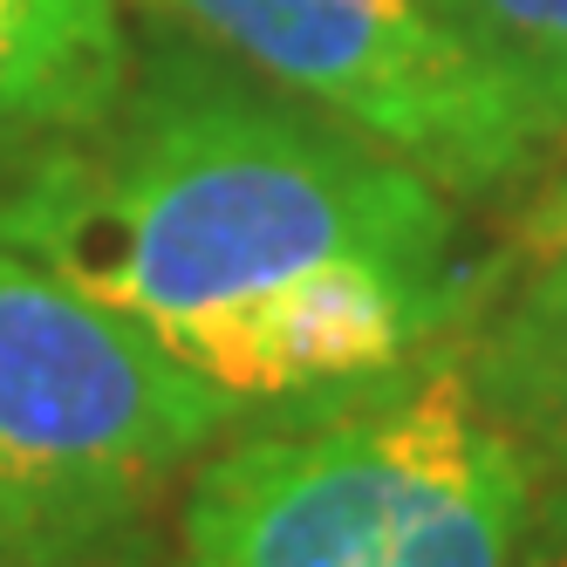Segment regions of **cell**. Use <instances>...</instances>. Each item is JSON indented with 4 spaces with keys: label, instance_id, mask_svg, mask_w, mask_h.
I'll return each mask as SVG.
<instances>
[{
    "label": "cell",
    "instance_id": "9c48e42d",
    "mask_svg": "<svg viewBox=\"0 0 567 567\" xmlns=\"http://www.w3.org/2000/svg\"><path fill=\"white\" fill-rule=\"evenodd\" d=\"M540 239H567V185L547 198V213H540Z\"/></svg>",
    "mask_w": 567,
    "mask_h": 567
},
{
    "label": "cell",
    "instance_id": "6da1fadb",
    "mask_svg": "<svg viewBox=\"0 0 567 567\" xmlns=\"http://www.w3.org/2000/svg\"><path fill=\"white\" fill-rule=\"evenodd\" d=\"M0 239L137 321L213 390L233 342L321 267L458 274L444 185L198 49H157L90 124L34 151L0 192Z\"/></svg>",
    "mask_w": 567,
    "mask_h": 567
},
{
    "label": "cell",
    "instance_id": "ba28073f",
    "mask_svg": "<svg viewBox=\"0 0 567 567\" xmlns=\"http://www.w3.org/2000/svg\"><path fill=\"white\" fill-rule=\"evenodd\" d=\"M519 567H567V478H547V493H534V526H526Z\"/></svg>",
    "mask_w": 567,
    "mask_h": 567
},
{
    "label": "cell",
    "instance_id": "7a4b0ae2",
    "mask_svg": "<svg viewBox=\"0 0 567 567\" xmlns=\"http://www.w3.org/2000/svg\"><path fill=\"white\" fill-rule=\"evenodd\" d=\"M534 478L472 362L390 370L206 458L185 567H519Z\"/></svg>",
    "mask_w": 567,
    "mask_h": 567
},
{
    "label": "cell",
    "instance_id": "5b68a950",
    "mask_svg": "<svg viewBox=\"0 0 567 567\" xmlns=\"http://www.w3.org/2000/svg\"><path fill=\"white\" fill-rule=\"evenodd\" d=\"M124 0H0V165L90 124L124 83Z\"/></svg>",
    "mask_w": 567,
    "mask_h": 567
},
{
    "label": "cell",
    "instance_id": "277c9868",
    "mask_svg": "<svg viewBox=\"0 0 567 567\" xmlns=\"http://www.w3.org/2000/svg\"><path fill=\"white\" fill-rule=\"evenodd\" d=\"M219 55L417 165L444 192H485L554 137L506 75L424 0H157Z\"/></svg>",
    "mask_w": 567,
    "mask_h": 567
},
{
    "label": "cell",
    "instance_id": "8992f818",
    "mask_svg": "<svg viewBox=\"0 0 567 567\" xmlns=\"http://www.w3.org/2000/svg\"><path fill=\"white\" fill-rule=\"evenodd\" d=\"M465 362L493 417L526 444L534 472L567 478V239H547L540 267L485 321Z\"/></svg>",
    "mask_w": 567,
    "mask_h": 567
},
{
    "label": "cell",
    "instance_id": "52a82bcc",
    "mask_svg": "<svg viewBox=\"0 0 567 567\" xmlns=\"http://www.w3.org/2000/svg\"><path fill=\"white\" fill-rule=\"evenodd\" d=\"M472 55H485L534 103V116L567 131V0H424Z\"/></svg>",
    "mask_w": 567,
    "mask_h": 567
},
{
    "label": "cell",
    "instance_id": "3957f363",
    "mask_svg": "<svg viewBox=\"0 0 567 567\" xmlns=\"http://www.w3.org/2000/svg\"><path fill=\"white\" fill-rule=\"evenodd\" d=\"M239 417L137 321L0 239V567L116 554Z\"/></svg>",
    "mask_w": 567,
    "mask_h": 567
},
{
    "label": "cell",
    "instance_id": "30bf717a",
    "mask_svg": "<svg viewBox=\"0 0 567 567\" xmlns=\"http://www.w3.org/2000/svg\"><path fill=\"white\" fill-rule=\"evenodd\" d=\"M83 567H144V560H124V554H103V560H83Z\"/></svg>",
    "mask_w": 567,
    "mask_h": 567
}]
</instances>
